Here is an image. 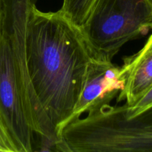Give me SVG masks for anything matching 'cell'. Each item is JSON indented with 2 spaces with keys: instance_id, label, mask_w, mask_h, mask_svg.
Listing matches in <instances>:
<instances>
[{
  "instance_id": "cell-1",
  "label": "cell",
  "mask_w": 152,
  "mask_h": 152,
  "mask_svg": "<svg viewBox=\"0 0 152 152\" xmlns=\"http://www.w3.org/2000/svg\"><path fill=\"white\" fill-rule=\"evenodd\" d=\"M26 56L34 91L59 137L72 115L91 59L80 28L59 10L45 13L35 7L28 24Z\"/></svg>"
},
{
  "instance_id": "cell-2",
  "label": "cell",
  "mask_w": 152,
  "mask_h": 152,
  "mask_svg": "<svg viewBox=\"0 0 152 152\" xmlns=\"http://www.w3.org/2000/svg\"><path fill=\"white\" fill-rule=\"evenodd\" d=\"M71 139L78 152H152V107L128 117L125 105H108L76 120Z\"/></svg>"
},
{
  "instance_id": "cell-3",
  "label": "cell",
  "mask_w": 152,
  "mask_h": 152,
  "mask_svg": "<svg viewBox=\"0 0 152 152\" xmlns=\"http://www.w3.org/2000/svg\"><path fill=\"white\" fill-rule=\"evenodd\" d=\"M80 29L91 56L111 62L123 45L152 29V0H96Z\"/></svg>"
},
{
  "instance_id": "cell-4",
  "label": "cell",
  "mask_w": 152,
  "mask_h": 152,
  "mask_svg": "<svg viewBox=\"0 0 152 152\" xmlns=\"http://www.w3.org/2000/svg\"><path fill=\"white\" fill-rule=\"evenodd\" d=\"M38 0H1L0 33L10 47L27 119L41 138L40 146L56 150L59 143L54 126L42 106L30 78L26 56V36L31 11Z\"/></svg>"
},
{
  "instance_id": "cell-5",
  "label": "cell",
  "mask_w": 152,
  "mask_h": 152,
  "mask_svg": "<svg viewBox=\"0 0 152 152\" xmlns=\"http://www.w3.org/2000/svg\"><path fill=\"white\" fill-rule=\"evenodd\" d=\"M0 119L18 152L34 150V132L24 110L22 98L10 47L0 33Z\"/></svg>"
},
{
  "instance_id": "cell-6",
  "label": "cell",
  "mask_w": 152,
  "mask_h": 152,
  "mask_svg": "<svg viewBox=\"0 0 152 152\" xmlns=\"http://www.w3.org/2000/svg\"><path fill=\"white\" fill-rule=\"evenodd\" d=\"M126 84L121 67L92 58L88 65L83 89L68 123L85 113L91 114L108 106Z\"/></svg>"
},
{
  "instance_id": "cell-7",
  "label": "cell",
  "mask_w": 152,
  "mask_h": 152,
  "mask_svg": "<svg viewBox=\"0 0 152 152\" xmlns=\"http://www.w3.org/2000/svg\"><path fill=\"white\" fill-rule=\"evenodd\" d=\"M121 66L126 84L117 102L126 100L128 107L135 103L152 86V34L141 50L123 59Z\"/></svg>"
},
{
  "instance_id": "cell-8",
  "label": "cell",
  "mask_w": 152,
  "mask_h": 152,
  "mask_svg": "<svg viewBox=\"0 0 152 152\" xmlns=\"http://www.w3.org/2000/svg\"><path fill=\"white\" fill-rule=\"evenodd\" d=\"M96 0H63L59 11L78 28L85 23Z\"/></svg>"
},
{
  "instance_id": "cell-9",
  "label": "cell",
  "mask_w": 152,
  "mask_h": 152,
  "mask_svg": "<svg viewBox=\"0 0 152 152\" xmlns=\"http://www.w3.org/2000/svg\"><path fill=\"white\" fill-rule=\"evenodd\" d=\"M125 105L126 115L128 117H133L141 114L152 107V86L132 106Z\"/></svg>"
},
{
  "instance_id": "cell-10",
  "label": "cell",
  "mask_w": 152,
  "mask_h": 152,
  "mask_svg": "<svg viewBox=\"0 0 152 152\" xmlns=\"http://www.w3.org/2000/svg\"><path fill=\"white\" fill-rule=\"evenodd\" d=\"M0 152H18V149L0 119Z\"/></svg>"
},
{
  "instance_id": "cell-11",
  "label": "cell",
  "mask_w": 152,
  "mask_h": 152,
  "mask_svg": "<svg viewBox=\"0 0 152 152\" xmlns=\"http://www.w3.org/2000/svg\"><path fill=\"white\" fill-rule=\"evenodd\" d=\"M1 0H0V24H1Z\"/></svg>"
}]
</instances>
